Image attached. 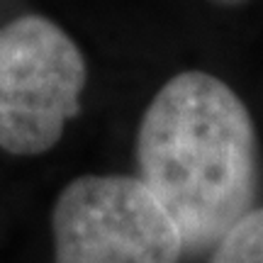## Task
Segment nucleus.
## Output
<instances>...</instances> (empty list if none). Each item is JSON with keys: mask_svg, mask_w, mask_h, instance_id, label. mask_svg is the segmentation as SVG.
Wrapping results in <instances>:
<instances>
[{"mask_svg": "<svg viewBox=\"0 0 263 263\" xmlns=\"http://www.w3.org/2000/svg\"><path fill=\"white\" fill-rule=\"evenodd\" d=\"M139 178L176 219L185 251H207L256 207L261 161L254 117L205 71L161 85L137 132Z\"/></svg>", "mask_w": 263, "mask_h": 263, "instance_id": "1", "label": "nucleus"}, {"mask_svg": "<svg viewBox=\"0 0 263 263\" xmlns=\"http://www.w3.org/2000/svg\"><path fill=\"white\" fill-rule=\"evenodd\" d=\"M83 51L57 22L22 15L0 27V149L39 156L54 149L81 110Z\"/></svg>", "mask_w": 263, "mask_h": 263, "instance_id": "2", "label": "nucleus"}, {"mask_svg": "<svg viewBox=\"0 0 263 263\" xmlns=\"http://www.w3.org/2000/svg\"><path fill=\"white\" fill-rule=\"evenodd\" d=\"M57 263H178L185 241L146 183L132 176H81L51 210Z\"/></svg>", "mask_w": 263, "mask_h": 263, "instance_id": "3", "label": "nucleus"}, {"mask_svg": "<svg viewBox=\"0 0 263 263\" xmlns=\"http://www.w3.org/2000/svg\"><path fill=\"white\" fill-rule=\"evenodd\" d=\"M210 263H263V205L246 212L212 246Z\"/></svg>", "mask_w": 263, "mask_h": 263, "instance_id": "4", "label": "nucleus"}, {"mask_svg": "<svg viewBox=\"0 0 263 263\" xmlns=\"http://www.w3.org/2000/svg\"><path fill=\"white\" fill-rule=\"evenodd\" d=\"M215 3L227 5V8H234V5H244V3H249V0H215Z\"/></svg>", "mask_w": 263, "mask_h": 263, "instance_id": "5", "label": "nucleus"}]
</instances>
